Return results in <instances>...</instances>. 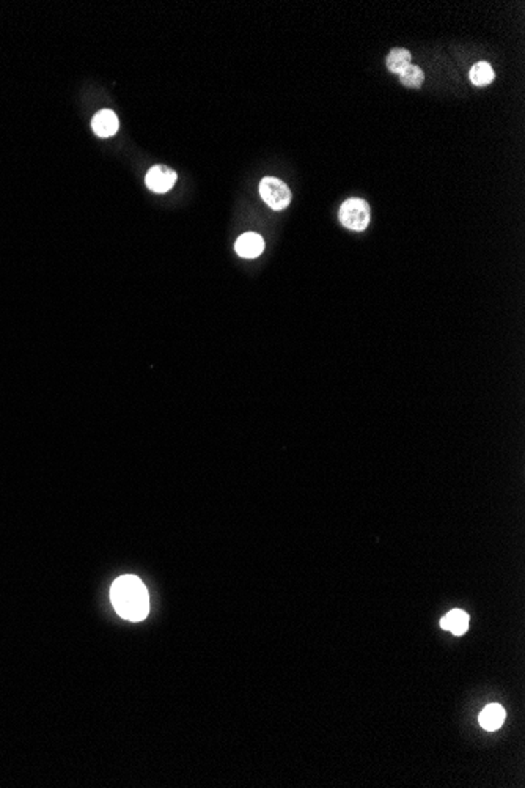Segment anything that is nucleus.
<instances>
[{
    "instance_id": "5",
    "label": "nucleus",
    "mask_w": 525,
    "mask_h": 788,
    "mask_svg": "<svg viewBox=\"0 0 525 788\" xmlns=\"http://www.w3.org/2000/svg\"><path fill=\"white\" fill-rule=\"evenodd\" d=\"M234 250L243 258H257L263 254L264 239L258 233H244V235L238 238L236 244H234Z\"/></svg>"
},
{
    "instance_id": "6",
    "label": "nucleus",
    "mask_w": 525,
    "mask_h": 788,
    "mask_svg": "<svg viewBox=\"0 0 525 788\" xmlns=\"http://www.w3.org/2000/svg\"><path fill=\"white\" fill-rule=\"evenodd\" d=\"M91 128L98 137H110L119 131V116L112 110H101L91 120Z\"/></svg>"
},
{
    "instance_id": "9",
    "label": "nucleus",
    "mask_w": 525,
    "mask_h": 788,
    "mask_svg": "<svg viewBox=\"0 0 525 788\" xmlns=\"http://www.w3.org/2000/svg\"><path fill=\"white\" fill-rule=\"evenodd\" d=\"M411 59H412V55H411L409 51H407V49H403V47L392 49V51L388 52V55H387L388 71L397 73V75H400V73L403 71L404 68L411 65Z\"/></svg>"
},
{
    "instance_id": "4",
    "label": "nucleus",
    "mask_w": 525,
    "mask_h": 788,
    "mask_svg": "<svg viewBox=\"0 0 525 788\" xmlns=\"http://www.w3.org/2000/svg\"><path fill=\"white\" fill-rule=\"evenodd\" d=\"M176 178L178 175L173 169L167 167V165H154V167L148 170L145 183L146 188L153 190V192L164 194L175 186Z\"/></svg>"
},
{
    "instance_id": "11",
    "label": "nucleus",
    "mask_w": 525,
    "mask_h": 788,
    "mask_svg": "<svg viewBox=\"0 0 525 788\" xmlns=\"http://www.w3.org/2000/svg\"><path fill=\"white\" fill-rule=\"evenodd\" d=\"M423 81H425V75H423L422 68H418L416 65H409L400 73V82L403 84L404 87L420 89V87H422Z\"/></svg>"
},
{
    "instance_id": "7",
    "label": "nucleus",
    "mask_w": 525,
    "mask_h": 788,
    "mask_svg": "<svg viewBox=\"0 0 525 788\" xmlns=\"http://www.w3.org/2000/svg\"><path fill=\"white\" fill-rule=\"evenodd\" d=\"M506 713L499 704L487 705L480 714V725L487 732H494L502 727Z\"/></svg>"
},
{
    "instance_id": "10",
    "label": "nucleus",
    "mask_w": 525,
    "mask_h": 788,
    "mask_svg": "<svg viewBox=\"0 0 525 788\" xmlns=\"http://www.w3.org/2000/svg\"><path fill=\"white\" fill-rule=\"evenodd\" d=\"M471 81L477 87H486L494 81V70L486 61H478L471 70Z\"/></svg>"
},
{
    "instance_id": "8",
    "label": "nucleus",
    "mask_w": 525,
    "mask_h": 788,
    "mask_svg": "<svg viewBox=\"0 0 525 788\" xmlns=\"http://www.w3.org/2000/svg\"><path fill=\"white\" fill-rule=\"evenodd\" d=\"M441 628L456 634V636H461L469 628V615L461 609H453L441 620Z\"/></svg>"
},
{
    "instance_id": "2",
    "label": "nucleus",
    "mask_w": 525,
    "mask_h": 788,
    "mask_svg": "<svg viewBox=\"0 0 525 788\" xmlns=\"http://www.w3.org/2000/svg\"><path fill=\"white\" fill-rule=\"evenodd\" d=\"M340 222L353 232H363L370 224V205L363 199H348L338 213Z\"/></svg>"
},
{
    "instance_id": "1",
    "label": "nucleus",
    "mask_w": 525,
    "mask_h": 788,
    "mask_svg": "<svg viewBox=\"0 0 525 788\" xmlns=\"http://www.w3.org/2000/svg\"><path fill=\"white\" fill-rule=\"evenodd\" d=\"M110 598H112V605L120 617L129 621L144 620L148 609H150L146 587L137 576L132 575L120 576L112 584Z\"/></svg>"
},
{
    "instance_id": "3",
    "label": "nucleus",
    "mask_w": 525,
    "mask_h": 788,
    "mask_svg": "<svg viewBox=\"0 0 525 788\" xmlns=\"http://www.w3.org/2000/svg\"><path fill=\"white\" fill-rule=\"evenodd\" d=\"M259 195L275 211L285 209L291 203V190L279 178L266 176L259 183Z\"/></svg>"
}]
</instances>
